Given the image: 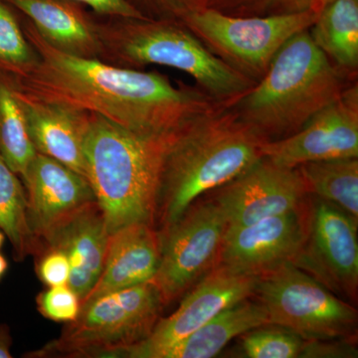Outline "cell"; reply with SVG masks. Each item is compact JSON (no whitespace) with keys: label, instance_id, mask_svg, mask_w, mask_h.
Here are the masks:
<instances>
[{"label":"cell","instance_id":"1","mask_svg":"<svg viewBox=\"0 0 358 358\" xmlns=\"http://www.w3.org/2000/svg\"><path fill=\"white\" fill-rule=\"evenodd\" d=\"M22 28L39 55L29 74L13 76L15 88L26 96L98 115L134 133L150 136L173 133L225 105L201 89L174 85L157 72L64 53L45 41L28 20Z\"/></svg>","mask_w":358,"mask_h":358},{"label":"cell","instance_id":"2","mask_svg":"<svg viewBox=\"0 0 358 358\" xmlns=\"http://www.w3.org/2000/svg\"><path fill=\"white\" fill-rule=\"evenodd\" d=\"M267 138L231 105H221L173 134L162 164L157 218L160 231L176 223L204 193L220 187L263 159Z\"/></svg>","mask_w":358,"mask_h":358},{"label":"cell","instance_id":"3","mask_svg":"<svg viewBox=\"0 0 358 358\" xmlns=\"http://www.w3.org/2000/svg\"><path fill=\"white\" fill-rule=\"evenodd\" d=\"M176 131L134 133L92 114L85 143L87 179L110 235L131 224L155 227L160 174Z\"/></svg>","mask_w":358,"mask_h":358},{"label":"cell","instance_id":"4","mask_svg":"<svg viewBox=\"0 0 358 358\" xmlns=\"http://www.w3.org/2000/svg\"><path fill=\"white\" fill-rule=\"evenodd\" d=\"M348 79L305 30L282 45L262 79L231 108L268 141L280 140L336 101Z\"/></svg>","mask_w":358,"mask_h":358},{"label":"cell","instance_id":"5","mask_svg":"<svg viewBox=\"0 0 358 358\" xmlns=\"http://www.w3.org/2000/svg\"><path fill=\"white\" fill-rule=\"evenodd\" d=\"M100 60L140 69L159 65L182 71L214 100L233 105L256 82L212 53L188 28L173 18H110L96 22Z\"/></svg>","mask_w":358,"mask_h":358},{"label":"cell","instance_id":"6","mask_svg":"<svg viewBox=\"0 0 358 358\" xmlns=\"http://www.w3.org/2000/svg\"><path fill=\"white\" fill-rule=\"evenodd\" d=\"M164 307L152 282L101 294L81 305L59 338L25 357H117L152 334Z\"/></svg>","mask_w":358,"mask_h":358},{"label":"cell","instance_id":"7","mask_svg":"<svg viewBox=\"0 0 358 358\" xmlns=\"http://www.w3.org/2000/svg\"><path fill=\"white\" fill-rule=\"evenodd\" d=\"M320 4L300 13L264 17H237L211 7L190 4L178 20L212 53L257 83L282 45L312 27Z\"/></svg>","mask_w":358,"mask_h":358},{"label":"cell","instance_id":"8","mask_svg":"<svg viewBox=\"0 0 358 358\" xmlns=\"http://www.w3.org/2000/svg\"><path fill=\"white\" fill-rule=\"evenodd\" d=\"M253 296L265 308L268 324L287 327L305 341L355 336L357 308L292 263L258 275Z\"/></svg>","mask_w":358,"mask_h":358},{"label":"cell","instance_id":"9","mask_svg":"<svg viewBox=\"0 0 358 358\" xmlns=\"http://www.w3.org/2000/svg\"><path fill=\"white\" fill-rule=\"evenodd\" d=\"M225 218L213 199L193 202L181 217L160 231L162 256L155 285L164 306L181 298L217 265Z\"/></svg>","mask_w":358,"mask_h":358},{"label":"cell","instance_id":"10","mask_svg":"<svg viewBox=\"0 0 358 358\" xmlns=\"http://www.w3.org/2000/svg\"><path fill=\"white\" fill-rule=\"evenodd\" d=\"M292 264L336 296L357 301V224L334 205L306 202L305 234Z\"/></svg>","mask_w":358,"mask_h":358},{"label":"cell","instance_id":"11","mask_svg":"<svg viewBox=\"0 0 358 358\" xmlns=\"http://www.w3.org/2000/svg\"><path fill=\"white\" fill-rule=\"evenodd\" d=\"M258 275L216 265L186 294L178 310L159 319L154 331L117 357L159 358L160 353L182 341L225 308L254 296Z\"/></svg>","mask_w":358,"mask_h":358},{"label":"cell","instance_id":"12","mask_svg":"<svg viewBox=\"0 0 358 358\" xmlns=\"http://www.w3.org/2000/svg\"><path fill=\"white\" fill-rule=\"evenodd\" d=\"M262 152L265 159L289 169L317 160L358 157L357 84L346 88L296 133L266 141Z\"/></svg>","mask_w":358,"mask_h":358},{"label":"cell","instance_id":"13","mask_svg":"<svg viewBox=\"0 0 358 358\" xmlns=\"http://www.w3.org/2000/svg\"><path fill=\"white\" fill-rule=\"evenodd\" d=\"M308 192L296 169L278 166L265 157L236 178L216 188L212 199L225 218L226 229L296 210Z\"/></svg>","mask_w":358,"mask_h":358},{"label":"cell","instance_id":"14","mask_svg":"<svg viewBox=\"0 0 358 358\" xmlns=\"http://www.w3.org/2000/svg\"><path fill=\"white\" fill-rule=\"evenodd\" d=\"M22 182L27 195L30 229L41 251L59 228L85 207L96 202L88 179L38 152Z\"/></svg>","mask_w":358,"mask_h":358},{"label":"cell","instance_id":"15","mask_svg":"<svg viewBox=\"0 0 358 358\" xmlns=\"http://www.w3.org/2000/svg\"><path fill=\"white\" fill-rule=\"evenodd\" d=\"M306 202L307 199L296 210L226 229L217 265L260 275L282 264L291 263L305 234Z\"/></svg>","mask_w":358,"mask_h":358},{"label":"cell","instance_id":"16","mask_svg":"<svg viewBox=\"0 0 358 358\" xmlns=\"http://www.w3.org/2000/svg\"><path fill=\"white\" fill-rule=\"evenodd\" d=\"M14 92L36 152L57 160L87 178L85 143L92 114L26 96L15 86Z\"/></svg>","mask_w":358,"mask_h":358},{"label":"cell","instance_id":"17","mask_svg":"<svg viewBox=\"0 0 358 358\" xmlns=\"http://www.w3.org/2000/svg\"><path fill=\"white\" fill-rule=\"evenodd\" d=\"M162 237L155 226L136 223L110 235L102 274L81 305L101 294L150 282L159 268Z\"/></svg>","mask_w":358,"mask_h":358},{"label":"cell","instance_id":"18","mask_svg":"<svg viewBox=\"0 0 358 358\" xmlns=\"http://www.w3.org/2000/svg\"><path fill=\"white\" fill-rule=\"evenodd\" d=\"M109 237L103 212L98 202H94L78 212L43 245L42 251L58 249L67 256L71 268L68 286L81 303L102 274Z\"/></svg>","mask_w":358,"mask_h":358},{"label":"cell","instance_id":"19","mask_svg":"<svg viewBox=\"0 0 358 358\" xmlns=\"http://www.w3.org/2000/svg\"><path fill=\"white\" fill-rule=\"evenodd\" d=\"M20 11L45 41L58 50L85 59L102 54L96 21L73 0H4Z\"/></svg>","mask_w":358,"mask_h":358},{"label":"cell","instance_id":"20","mask_svg":"<svg viewBox=\"0 0 358 358\" xmlns=\"http://www.w3.org/2000/svg\"><path fill=\"white\" fill-rule=\"evenodd\" d=\"M268 324L265 308L249 299L225 308L194 333L160 353L159 358H211L233 338Z\"/></svg>","mask_w":358,"mask_h":358},{"label":"cell","instance_id":"21","mask_svg":"<svg viewBox=\"0 0 358 358\" xmlns=\"http://www.w3.org/2000/svg\"><path fill=\"white\" fill-rule=\"evenodd\" d=\"M315 44L348 78L358 70V0H322L308 29Z\"/></svg>","mask_w":358,"mask_h":358},{"label":"cell","instance_id":"22","mask_svg":"<svg viewBox=\"0 0 358 358\" xmlns=\"http://www.w3.org/2000/svg\"><path fill=\"white\" fill-rule=\"evenodd\" d=\"M308 194H312L358 224L357 157L317 160L296 167Z\"/></svg>","mask_w":358,"mask_h":358},{"label":"cell","instance_id":"23","mask_svg":"<svg viewBox=\"0 0 358 358\" xmlns=\"http://www.w3.org/2000/svg\"><path fill=\"white\" fill-rule=\"evenodd\" d=\"M0 230L13 245L16 261L38 255L41 246L32 234L28 221V202L20 176L0 155Z\"/></svg>","mask_w":358,"mask_h":358},{"label":"cell","instance_id":"24","mask_svg":"<svg viewBox=\"0 0 358 358\" xmlns=\"http://www.w3.org/2000/svg\"><path fill=\"white\" fill-rule=\"evenodd\" d=\"M36 154L13 76L0 72V155L22 180Z\"/></svg>","mask_w":358,"mask_h":358},{"label":"cell","instance_id":"25","mask_svg":"<svg viewBox=\"0 0 358 358\" xmlns=\"http://www.w3.org/2000/svg\"><path fill=\"white\" fill-rule=\"evenodd\" d=\"M38 62V53L28 41L11 6L0 0V72L24 77Z\"/></svg>","mask_w":358,"mask_h":358},{"label":"cell","instance_id":"26","mask_svg":"<svg viewBox=\"0 0 358 358\" xmlns=\"http://www.w3.org/2000/svg\"><path fill=\"white\" fill-rule=\"evenodd\" d=\"M306 341L278 324H264L243 334L242 350L250 358L300 357Z\"/></svg>","mask_w":358,"mask_h":358},{"label":"cell","instance_id":"27","mask_svg":"<svg viewBox=\"0 0 358 358\" xmlns=\"http://www.w3.org/2000/svg\"><path fill=\"white\" fill-rule=\"evenodd\" d=\"M36 303L44 317L63 324L74 322L81 310V300L68 285L49 287L37 296Z\"/></svg>","mask_w":358,"mask_h":358},{"label":"cell","instance_id":"28","mask_svg":"<svg viewBox=\"0 0 358 358\" xmlns=\"http://www.w3.org/2000/svg\"><path fill=\"white\" fill-rule=\"evenodd\" d=\"M37 275L47 287L64 286L70 279V263L67 256L58 249H44L38 254Z\"/></svg>","mask_w":358,"mask_h":358},{"label":"cell","instance_id":"29","mask_svg":"<svg viewBox=\"0 0 358 358\" xmlns=\"http://www.w3.org/2000/svg\"><path fill=\"white\" fill-rule=\"evenodd\" d=\"M300 357L353 358L357 357V350L350 339H315L306 341Z\"/></svg>","mask_w":358,"mask_h":358},{"label":"cell","instance_id":"30","mask_svg":"<svg viewBox=\"0 0 358 358\" xmlns=\"http://www.w3.org/2000/svg\"><path fill=\"white\" fill-rule=\"evenodd\" d=\"M73 1L88 6L96 13L110 18L145 20L148 17L129 0H73Z\"/></svg>","mask_w":358,"mask_h":358},{"label":"cell","instance_id":"31","mask_svg":"<svg viewBox=\"0 0 358 358\" xmlns=\"http://www.w3.org/2000/svg\"><path fill=\"white\" fill-rule=\"evenodd\" d=\"M157 18L179 20L190 4V0H141Z\"/></svg>","mask_w":358,"mask_h":358},{"label":"cell","instance_id":"32","mask_svg":"<svg viewBox=\"0 0 358 358\" xmlns=\"http://www.w3.org/2000/svg\"><path fill=\"white\" fill-rule=\"evenodd\" d=\"M322 0H265L266 4L275 13H300L319 6Z\"/></svg>","mask_w":358,"mask_h":358},{"label":"cell","instance_id":"33","mask_svg":"<svg viewBox=\"0 0 358 358\" xmlns=\"http://www.w3.org/2000/svg\"><path fill=\"white\" fill-rule=\"evenodd\" d=\"M11 339L10 331L6 324H0V358H11Z\"/></svg>","mask_w":358,"mask_h":358},{"label":"cell","instance_id":"34","mask_svg":"<svg viewBox=\"0 0 358 358\" xmlns=\"http://www.w3.org/2000/svg\"><path fill=\"white\" fill-rule=\"evenodd\" d=\"M219 1H221V0H218V6ZM190 2H192V6L211 7V8H213L215 0H190Z\"/></svg>","mask_w":358,"mask_h":358},{"label":"cell","instance_id":"35","mask_svg":"<svg viewBox=\"0 0 358 358\" xmlns=\"http://www.w3.org/2000/svg\"><path fill=\"white\" fill-rule=\"evenodd\" d=\"M7 268H8V263H7L4 256L0 254V280H1V278L6 274Z\"/></svg>","mask_w":358,"mask_h":358},{"label":"cell","instance_id":"36","mask_svg":"<svg viewBox=\"0 0 358 358\" xmlns=\"http://www.w3.org/2000/svg\"><path fill=\"white\" fill-rule=\"evenodd\" d=\"M3 241H4L3 232H0V248H1L2 244H3Z\"/></svg>","mask_w":358,"mask_h":358}]
</instances>
